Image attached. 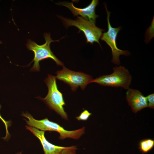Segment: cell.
<instances>
[{
	"label": "cell",
	"instance_id": "2",
	"mask_svg": "<svg viewBox=\"0 0 154 154\" xmlns=\"http://www.w3.org/2000/svg\"><path fill=\"white\" fill-rule=\"evenodd\" d=\"M44 37L45 43L42 45L38 44L35 41L29 39L26 44L27 48L33 51L34 54V57L31 62L34 61L33 65L31 69V71H39L40 66L39 62L44 59L51 58L53 60L57 65L64 66L63 63L60 61L53 54L50 47V44L54 42H59V40H53L50 37V33H44Z\"/></svg>",
	"mask_w": 154,
	"mask_h": 154
},
{
	"label": "cell",
	"instance_id": "4",
	"mask_svg": "<svg viewBox=\"0 0 154 154\" xmlns=\"http://www.w3.org/2000/svg\"><path fill=\"white\" fill-rule=\"evenodd\" d=\"M111 74L103 75L93 79L91 83L95 82L104 86L121 87L128 89L132 80L128 70L122 66L113 68Z\"/></svg>",
	"mask_w": 154,
	"mask_h": 154
},
{
	"label": "cell",
	"instance_id": "16",
	"mask_svg": "<svg viewBox=\"0 0 154 154\" xmlns=\"http://www.w3.org/2000/svg\"><path fill=\"white\" fill-rule=\"evenodd\" d=\"M15 154H22V152H19Z\"/></svg>",
	"mask_w": 154,
	"mask_h": 154
},
{
	"label": "cell",
	"instance_id": "5",
	"mask_svg": "<svg viewBox=\"0 0 154 154\" xmlns=\"http://www.w3.org/2000/svg\"><path fill=\"white\" fill-rule=\"evenodd\" d=\"M58 17L62 21L65 26H74L83 32L86 39V42L92 44L96 42L100 44L99 40L104 31L102 29L97 27L95 23L86 20L82 17L77 16L75 20L65 18L59 16Z\"/></svg>",
	"mask_w": 154,
	"mask_h": 154
},
{
	"label": "cell",
	"instance_id": "11",
	"mask_svg": "<svg viewBox=\"0 0 154 154\" xmlns=\"http://www.w3.org/2000/svg\"><path fill=\"white\" fill-rule=\"evenodd\" d=\"M139 149L143 153H147L151 151L154 146V140L151 139H143L139 143Z\"/></svg>",
	"mask_w": 154,
	"mask_h": 154
},
{
	"label": "cell",
	"instance_id": "8",
	"mask_svg": "<svg viewBox=\"0 0 154 154\" xmlns=\"http://www.w3.org/2000/svg\"><path fill=\"white\" fill-rule=\"evenodd\" d=\"M98 3V0H92L88 5L83 8H77L72 3L68 2H60L56 4L68 8L74 16L80 15L84 19L95 23L98 16L96 14L95 9Z\"/></svg>",
	"mask_w": 154,
	"mask_h": 154
},
{
	"label": "cell",
	"instance_id": "18",
	"mask_svg": "<svg viewBox=\"0 0 154 154\" xmlns=\"http://www.w3.org/2000/svg\"></svg>",
	"mask_w": 154,
	"mask_h": 154
},
{
	"label": "cell",
	"instance_id": "9",
	"mask_svg": "<svg viewBox=\"0 0 154 154\" xmlns=\"http://www.w3.org/2000/svg\"><path fill=\"white\" fill-rule=\"evenodd\" d=\"M127 90L126 99L133 112L136 113L147 107L146 97L140 91L130 88Z\"/></svg>",
	"mask_w": 154,
	"mask_h": 154
},
{
	"label": "cell",
	"instance_id": "10",
	"mask_svg": "<svg viewBox=\"0 0 154 154\" xmlns=\"http://www.w3.org/2000/svg\"><path fill=\"white\" fill-rule=\"evenodd\" d=\"M26 129L30 131L40 141L42 146L44 154H60L63 149L69 147H63L55 145L49 142L44 136L45 131L31 126L26 125Z\"/></svg>",
	"mask_w": 154,
	"mask_h": 154
},
{
	"label": "cell",
	"instance_id": "3",
	"mask_svg": "<svg viewBox=\"0 0 154 154\" xmlns=\"http://www.w3.org/2000/svg\"><path fill=\"white\" fill-rule=\"evenodd\" d=\"M56 76L50 74L44 80L48 89V92L44 98L38 97L37 98L44 102L50 109L56 112L62 118L68 120V116L65 111L64 106L65 103L62 94L58 90Z\"/></svg>",
	"mask_w": 154,
	"mask_h": 154
},
{
	"label": "cell",
	"instance_id": "13",
	"mask_svg": "<svg viewBox=\"0 0 154 154\" xmlns=\"http://www.w3.org/2000/svg\"><path fill=\"white\" fill-rule=\"evenodd\" d=\"M147 104V107L152 109L154 108V94L152 93L146 97Z\"/></svg>",
	"mask_w": 154,
	"mask_h": 154
},
{
	"label": "cell",
	"instance_id": "14",
	"mask_svg": "<svg viewBox=\"0 0 154 154\" xmlns=\"http://www.w3.org/2000/svg\"><path fill=\"white\" fill-rule=\"evenodd\" d=\"M77 148L76 146H69L66 149L62 150L60 154H76Z\"/></svg>",
	"mask_w": 154,
	"mask_h": 154
},
{
	"label": "cell",
	"instance_id": "1",
	"mask_svg": "<svg viewBox=\"0 0 154 154\" xmlns=\"http://www.w3.org/2000/svg\"><path fill=\"white\" fill-rule=\"evenodd\" d=\"M22 115L28 119V120L24 119L29 126L44 131H56L59 133V138L61 140L66 138L78 139L85 133V128L84 127L77 130L68 131L64 129L57 123L50 121L47 118L37 120L27 112L23 113Z\"/></svg>",
	"mask_w": 154,
	"mask_h": 154
},
{
	"label": "cell",
	"instance_id": "12",
	"mask_svg": "<svg viewBox=\"0 0 154 154\" xmlns=\"http://www.w3.org/2000/svg\"><path fill=\"white\" fill-rule=\"evenodd\" d=\"M92 113L87 110H84L78 116L76 117V119L79 121H86L92 115Z\"/></svg>",
	"mask_w": 154,
	"mask_h": 154
},
{
	"label": "cell",
	"instance_id": "15",
	"mask_svg": "<svg viewBox=\"0 0 154 154\" xmlns=\"http://www.w3.org/2000/svg\"><path fill=\"white\" fill-rule=\"evenodd\" d=\"M1 108V106L0 105V109ZM0 119H1L4 122L5 125H6L7 124V123L6 122V121L3 119L2 117L0 114Z\"/></svg>",
	"mask_w": 154,
	"mask_h": 154
},
{
	"label": "cell",
	"instance_id": "17",
	"mask_svg": "<svg viewBox=\"0 0 154 154\" xmlns=\"http://www.w3.org/2000/svg\"><path fill=\"white\" fill-rule=\"evenodd\" d=\"M2 44V42L1 41V40H0V44Z\"/></svg>",
	"mask_w": 154,
	"mask_h": 154
},
{
	"label": "cell",
	"instance_id": "7",
	"mask_svg": "<svg viewBox=\"0 0 154 154\" xmlns=\"http://www.w3.org/2000/svg\"><path fill=\"white\" fill-rule=\"evenodd\" d=\"M105 6L107 13L108 30L107 32L102 33L101 39L105 41L111 49L112 62L116 64L119 65L120 64V56L122 55L127 56L130 53L127 50H122L117 47L116 38L117 35L121 29V27H119L116 28L112 27L110 21V13L108 11L106 5H105Z\"/></svg>",
	"mask_w": 154,
	"mask_h": 154
},
{
	"label": "cell",
	"instance_id": "6",
	"mask_svg": "<svg viewBox=\"0 0 154 154\" xmlns=\"http://www.w3.org/2000/svg\"><path fill=\"white\" fill-rule=\"evenodd\" d=\"M63 67L62 70L57 71L56 78L68 84L72 91H76L79 86L83 90L93 80L89 74L71 70L64 66Z\"/></svg>",
	"mask_w": 154,
	"mask_h": 154
}]
</instances>
